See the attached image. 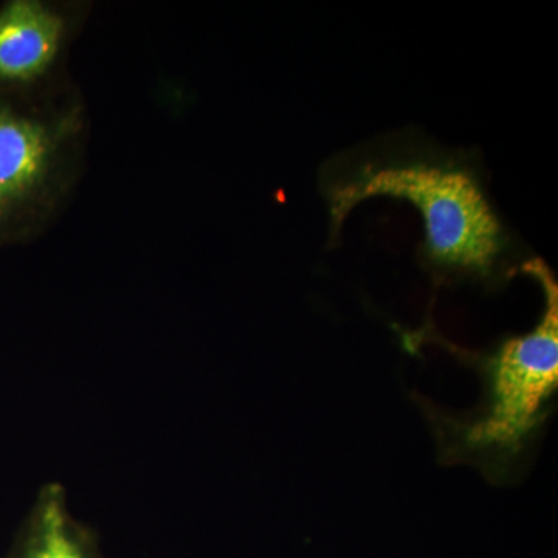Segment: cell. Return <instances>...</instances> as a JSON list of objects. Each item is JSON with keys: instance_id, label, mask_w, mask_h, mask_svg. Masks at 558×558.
Wrapping results in <instances>:
<instances>
[{"instance_id": "obj_1", "label": "cell", "mask_w": 558, "mask_h": 558, "mask_svg": "<svg viewBox=\"0 0 558 558\" xmlns=\"http://www.w3.org/2000/svg\"><path fill=\"white\" fill-rule=\"evenodd\" d=\"M523 270L545 293L538 325L476 359L483 398L475 410L450 414L416 396L427 418L440 464L478 469L490 483L519 476L545 425L558 387V288L549 267L535 259Z\"/></svg>"}, {"instance_id": "obj_2", "label": "cell", "mask_w": 558, "mask_h": 558, "mask_svg": "<svg viewBox=\"0 0 558 558\" xmlns=\"http://www.w3.org/2000/svg\"><path fill=\"white\" fill-rule=\"evenodd\" d=\"M374 196L405 199L421 211L429 258L439 266L487 275L501 253L497 216L468 171L428 163L365 168L329 190L332 230Z\"/></svg>"}, {"instance_id": "obj_3", "label": "cell", "mask_w": 558, "mask_h": 558, "mask_svg": "<svg viewBox=\"0 0 558 558\" xmlns=\"http://www.w3.org/2000/svg\"><path fill=\"white\" fill-rule=\"evenodd\" d=\"M75 120L0 100V242L16 236L50 199Z\"/></svg>"}, {"instance_id": "obj_4", "label": "cell", "mask_w": 558, "mask_h": 558, "mask_svg": "<svg viewBox=\"0 0 558 558\" xmlns=\"http://www.w3.org/2000/svg\"><path fill=\"white\" fill-rule=\"evenodd\" d=\"M64 16L39 0L0 7V100L49 75L65 40Z\"/></svg>"}, {"instance_id": "obj_5", "label": "cell", "mask_w": 558, "mask_h": 558, "mask_svg": "<svg viewBox=\"0 0 558 558\" xmlns=\"http://www.w3.org/2000/svg\"><path fill=\"white\" fill-rule=\"evenodd\" d=\"M9 558H105L94 529L73 519L65 488L50 483L22 524Z\"/></svg>"}]
</instances>
